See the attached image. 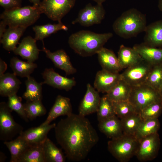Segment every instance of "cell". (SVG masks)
<instances>
[{"label":"cell","mask_w":162,"mask_h":162,"mask_svg":"<svg viewBox=\"0 0 162 162\" xmlns=\"http://www.w3.org/2000/svg\"><path fill=\"white\" fill-rule=\"evenodd\" d=\"M56 140L66 157L73 161L85 159L99 137L86 116L72 113L61 119L54 128Z\"/></svg>","instance_id":"obj_1"},{"label":"cell","mask_w":162,"mask_h":162,"mask_svg":"<svg viewBox=\"0 0 162 162\" xmlns=\"http://www.w3.org/2000/svg\"><path fill=\"white\" fill-rule=\"evenodd\" d=\"M113 36L111 32L99 34L82 30L73 33L69 37L70 47L81 56L86 57L97 54Z\"/></svg>","instance_id":"obj_2"},{"label":"cell","mask_w":162,"mask_h":162,"mask_svg":"<svg viewBox=\"0 0 162 162\" xmlns=\"http://www.w3.org/2000/svg\"><path fill=\"white\" fill-rule=\"evenodd\" d=\"M147 26L146 15L132 8L124 12L115 20L112 28L117 35L128 39L144 32Z\"/></svg>","instance_id":"obj_3"},{"label":"cell","mask_w":162,"mask_h":162,"mask_svg":"<svg viewBox=\"0 0 162 162\" xmlns=\"http://www.w3.org/2000/svg\"><path fill=\"white\" fill-rule=\"evenodd\" d=\"M42 14L40 4L33 5L4 10L0 15V19L8 27L27 28L34 24Z\"/></svg>","instance_id":"obj_4"},{"label":"cell","mask_w":162,"mask_h":162,"mask_svg":"<svg viewBox=\"0 0 162 162\" xmlns=\"http://www.w3.org/2000/svg\"><path fill=\"white\" fill-rule=\"evenodd\" d=\"M139 144V140L134 136L123 134L109 141L107 148L110 152L118 161L127 162L135 156Z\"/></svg>","instance_id":"obj_5"},{"label":"cell","mask_w":162,"mask_h":162,"mask_svg":"<svg viewBox=\"0 0 162 162\" xmlns=\"http://www.w3.org/2000/svg\"><path fill=\"white\" fill-rule=\"evenodd\" d=\"M12 110L7 103H0V139L10 141L23 131V127L15 122L11 114Z\"/></svg>","instance_id":"obj_6"},{"label":"cell","mask_w":162,"mask_h":162,"mask_svg":"<svg viewBox=\"0 0 162 162\" xmlns=\"http://www.w3.org/2000/svg\"><path fill=\"white\" fill-rule=\"evenodd\" d=\"M161 99L158 91L145 84L132 87L128 100L139 113L148 105Z\"/></svg>","instance_id":"obj_7"},{"label":"cell","mask_w":162,"mask_h":162,"mask_svg":"<svg viewBox=\"0 0 162 162\" xmlns=\"http://www.w3.org/2000/svg\"><path fill=\"white\" fill-rule=\"evenodd\" d=\"M76 0H43L40 6L42 13L50 19L58 22L74 6Z\"/></svg>","instance_id":"obj_8"},{"label":"cell","mask_w":162,"mask_h":162,"mask_svg":"<svg viewBox=\"0 0 162 162\" xmlns=\"http://www.w3.org/2000/svg\"><path fill=\"white\" fill-rule=\"evenodd\" d=\"M153 65L142 59L125 69L121 74V78L131 87L146 84Z\"/></svg>","instance_id":"obj_9"},{"label":"cell","mask_w":162,"mask_h":162,"mask_svg":"<svg viewBox=\"0 0 162 162\" xmlns=\"http://www.w3.org/2000/svg\"><path fill=\"white\" fill-rule=\"evenodd\" d=\"M105 14L102 4H97L92 5L89 3L79 11L77 17L72 23L75 24L78 23L85 27L98 24L101 23Z\"/></svg>","instance_id":"obj_10"},{"label":"cell","mask_w":162,"mask_h":162,"mask_svg":"<svg viewBox=\"0 0 162 162\" xmlns=\"http://www.w3.org/2000/svg\"><path fill=\"white\" fill-rule=\"evenodd\" d=\"M135 156L141 162L150 161L158 155L160 146V140L158 133L140 140Z\"/></svg>","instance_id":"obj_11"},{"label":"cell","mask_w":162,"mask_h":162,"mask_svg":"<svg viewBox=\"0 0 162 162\" xmlns=\"http://www.w3.org/2000/svg\"><path fill=\"white\" fill-rule=\"evenodd\" d=\"M44 80L42 84H46L53 88L69 91L76 84L74 78L64 77L56 72L52 68H46L42 74Z\"/></svg>","instance_id":"obj_12"},{"label":"cell","mask_w":162,"mask_h":162,"mask_svg":"<svg viewBox=\"0 0 162 162\" xmlns=\"http://www.w3.org/2000/svg\"><path fill=\"white\" fill-rule=\"evenodd\" d=\"M99 92L89 83L87 85V90L79 107V115L86 116L97 112L101 98Z\"/></svg>","instance_id":"obj_13"},{"label":"cell","mask_w":162,"mask_h":162,"mask_svg":"<svg viewBox=\"0 0 162 162\" xmlns=\"http://www.w3.org/2000/svg\"><path fill=\"white\" fill-rule=\"evenodd\" d=\"M41 50L44 52L47 58L53 63L55 66L64 71L66 75L73 74L76 72V69L73 66L69 56L63 49L52 52L44 46Z\"/></svg>","instance_id":"obj_14"},{"label":"cell","mask_w":162,"mask_h":162,"mask_svg":"<svg viewBox=\"0 0 162 162\" xmlns=\"http://www.w3.org/2000/svg\"><path fill=\"white\" fill-rule=\"evenodd\" d=\"M121 74L102 69L97 72L94 88L99 92H108L121 79Z\"/></svg>","instance_id":"obj_15"},{"label":"cell","mask_w":162,"mask_h":162,"mask_svg":"<svg viewBox=\"0 0 162 162\" xmlns=\"http://www.w3.org/2000/svg\"><path fill=\"white\" fill-rule=\"evenodd\" d=\"M36 41L31 36L25 37L13 52L27 61L34 62L38 59L39 52L41 51L38 48Z\"/></svg>","instance_id":"obj_16"},{"label":"cell","mask_w":162,"mask_h":162,"mask_svg":"<svg viewBox=\"0 0 162 162\" xmlns=\"http://www.w3.org/2000/svg\"><path fill=\"white\" fill-rule=\"evenodd\" d=\"M70 99L61 95L56 97L55 103L50 109L46 120L41 125H47L60 116H68L72 112Z\"/></svg>","instance_id":"obj_17"},{"label":"cell","mask_w":162,"mask_h":162,"mask_svg":"<svg viewBox=\"0 0 162 162\" xmlns=\"http://www.w3.org/2000/svg\"><path fill=\"white\" fill-rule=\"evenodd\" d=\"M56 124L53 123L47 125L32 128L23 131L19 135L29 145L44 142L47 138L49 132L55 127Z\"/></svg>","instance_id":"obj_18"},{"label":"cell","mask_w":162,"mask_h":162,"mask_svg":"<svg viewBox=\"0 0 162 162\" xmlns=\"http://www.w3.org/2000/svg\"><path fill=\"white\" fill-rule=\"evenodd\" d=\"M144 32V44L150 46L162 48V20L147 25Z\"/></svg>","instance_id":"obj_19"},{"label":"cell","mask_w":162,"mask_h":162,"mask_svg":"<svg viewBox=\"0 0 162 162\" xmlns=\"http://www.w3.org/2000/svg\"><path fill=\"white\" fill-rule=\"evenodd\" d=\"M98 126L99 130L110 139L123 134L121 120L116 115L99 122Z\"/></svg>","instance_id":"obj_20"},{"label":"cell","mask_w":162,"mask_h":162,"mask_svg":"<svg viewBox=\"0 0 162 162\" xmlns=\"http://www.w3.org/2000/svg\"><path fill=\"white\" fill-rule=\"evenodd\" d=\"M133 47L144 60L152 65L162 64V48L150 46L144 43L136 44Z\"/></svg>","instance_id":"obj_21"},{"label":"cell","mask_w":162,"mask_h":162,"mask_svg":"<svg viewBox=\"0 0 162 162\" xmlns=\"http://www.w3.org/2000/svg\"><path fill=\"white\" fill-rule=\"evenodd\" d=\"M97 54L103 69L114 73H119L122 70L118 57L112 50L103 47Z\"/></svg>","instance_id":"obj_22"},{"label":"cell","mask_w":162,"mask_h":162,"mask_svg":"<svg viewBox=\"0 0 162 162\" xmlns=\"http://www.w3.org/2000/svg\"><path fill=\"white\" fill-rule=\"evenodd\" d=\"M26 28L22 27H8L0 39L3 48L8 51H13Z\"/></svg>","instance_id":"obj_23"},{"label":"cell","mask_w":162,"mask_h":162,"mask_svg":"<svg viewBox=\"0 0 162 162\" xmlns=\"http://www.w3.org/2000/svg\"><path fill=\"white\" fill-rule=\"evenodd\" d=\"M21 84L14 73H4L0 77V95L8 97L16 94Z\"/></svg>","instance_id":"obj_24"},{"label":"cell","mask_w":162,"mask_h":162,"mask_svg":"<svg viewBox=\"0 0 162 162\" xmlns=\"http://www.w3.org/2000/svg\"><path fill=\"white\" fill-rule=\"evenodd\" d=\"M118 58L122 69H126L141 61L142 58L133 48L121 45L118 52Z\"/></svg>","instance_id":"obj_25"},{"label":"cell","mask_w":162,"mask_h":162,"mask_svg":"<svg viewBox=\"0 0 162 162\" xmlns=\"http://www.w3.org/2000/svg\"><path fill=\"white\" fill-rule=\"evenodd\" d=\"M4 144L10 152V162H18L29 146L28 143L20 135L14 140L4 141Z\"/></svg>","instance_id":"obj_26"},{"label":"cell","mask_w":162,"mask_h":162,"mask_svg":"<svg viewBox=\"0 0 162 162\" xmlns=\"http://www.w3.org/2000/svg\"><path fill=\"white\" fill-rule=\"evenodd\" d=\"M10 66L14 73L21 77H30L31 74L38 67L34 62H25L16 57H13L10 60Z\"/></svg>","instance_id":"obj_27"},{"label":"cell","mask_w":162,"mask_h":162,"mask_svg":"<svg viewBox=\"0 0 162 162\" xmlns=\"http://www.w3.org/2000/svg\"><path fill=\"white\" fill-rule=\"evenodd\" d=\"M35 33L34 38L36 40H40L43 42V40L58 31L63 30L67 31L68 27L62 22H58L57 24H50L36 25L33 27Z\"/></svg>","instance_id":"obj_28"},{"label":"cell","mask_w":162,"mask_h":162,"mask_svg":"<svg viewBox=\"0 0 162 162\" xmlns=\"http://www.w3.org/2000/svg\"><path fill=\"white\" fill-rule=\"evenodd\" d=\"M132 88V87L121 79L106 94L113 102L128 100Z\"/></svg>","instance_id":"obj_29"},{"label":"cell","mask_w":162,"mask_h":162,"mask_svg":"<svg viewBox=\"0 0 162 162\" xmlns=\"http://www.w3.org/2000/svg\"><path fill=\"white\" fill-rule=\"evenodd\" d=\"M26 90L22 97L26 101L42 100V84L39 83L30 76L25 82Z\"/></svg>","instance_id":"obj_30"},{"label":"cell","mask_w":162,"mask_h":162,"mask_svg":"<svg viewBox=\"0 0 162 162\" xmlns=\"http://www.w3.org/2000/svg\"><path fill=\"white\" fill-rule=\"evenodd\" d=\"M44 143L29 145L18 162H45Z\"/></svg>","instance_id":"obj_31"},{"label":"cell","mask_w":162,"mask_h":162,"mask_svg":"<svg viewBox=\"0 0 162 162\" xmlns=\"http://www.w3.org/2000/svg\"><path fill=\"white\" fill-rule=\"evenodd\" d=\"M45 162H64L65 158L61 150L47 138L44 144Z\"/></svg>","instance_id":"obj_32"},{"label":"cell","mask_w":162,"mask_h":162,"mask_svg":"<svg viewBox=\"0 0 162 162\" xmlns=\"http://www.w3.org/2000/svg\"><path fill=\"white\" fill-rule=\"evenodd\" d=\"M120 119L123 134L134 136L143 120L138 112L134 113Z\"/></svg>","instance_id":"obj_33"},{"label":"cell","mask_w":162,"mask_h":162,"mask_svg":"<svg viewBox=\"0 0 162 162\" xmlns=\"http://www.w3.org/2000/svg\"><path fill=\"white\" fill-rule=\"evenodd\" d=\"M160 128L158 118L143 120L135 136L138 140L151 134L158 133Z\"/></svg>","instance_id":"obj_34"},{"label":"cell","mask_w":162,"mask_h":162,"mask_svg":"<svg viewBox=\"0 0 162 162\" xmlns=\"http://www.w3.org/2000/svg\"><path fill=\"white\" fill-rule=\"evenodd\" d=\"M97 112L98 122L116 115L113 102L106 94L101 98Z\"/></svg>","instance_id":"obj_35"},{"label":"cell","mask_w":162,"mask_h":162,"mask_svg":"<svg viewBox=\"0 0 162 162\" xmlns=\"http://www.w3.org/2000/svg\"><path fill=\"white\" fill-rule=\"evenodd\" d=\"M23 105L27 116L31 120L44 116L46 112V109L43 105L42 100L26 101Z\"/></svg>","instance_id":"obj_36"},{"label":"cell","mask_w":162,"mask_h":162,"mask_svg":"<svg viewBox=\"0 0 162 162\" xmlns=\"http://www.w3.org/2000/svg\"><path fill=\"white\" fill-rule=\"evenodd\" d=\"M162 112V99L148 105L139 113L143 120L158 118Z\"/></svg>","instance_id":"obj_37"},{"label":"cell","mask_w":162,"mask_h":162,"mask_svg":"<svg viewBox=\"0 0 162 162\" xmlns=\"http://www.w3.org/2000/svg\"><path fill=\"white\" fill-rule=\"evenodd\" d=\"M146 84L158 92L162 84V64L153 66Z\"/></svg>","instance_id":"obj_38"},{"label":"cell","mask_w":162,"mask_h":162,"mask_svg":"<svg viewBox=\"0 0 162 162\" xmlns=\"http://www.w3.org/2000/svg\"><path fill=\"white\" fill-rule=\"evenodd\" d=\"M113 102L115 114L120 119L134 113L138 112L129 100Z\"/></svg>","instance_id":"obj_39"},{"label":"cell","mask_w":162,"mask_h":162,"mask_svg":"<svg viewBox=\"0 0 162 162\" xmlns=\"http://www.w3.org/2000/svg\"><path fill=\"white\" fill-rule=\"evenodd\" d=\"M8 97L7 103L10 110L16 112L25 121L28 122V119L25 112L23 104L22 102V98L17 96L16 94Z\"/></svg>","instance_id":"obj_40"},{"label":"cell","mask_w":162,"mask_h":162,"mask_svg":"<svg viewBox=\"0 0 162 162\" xmlns=\"http://www.w3.org/2000/svg\"><path fill=\"white\" fill-rule=\"evenodd\" d=\"M0 5L5 10H14L21 7V0H0Z\"/></svg>","instance_id":"obj_41"},{"label":"cell","mask_w":162,"mask_h":162,"mask_svg":"<svg viewBox=\"0 0 162 162\" xmlns=\"http://www.w3.org/2000/svg\"><path fill=\"white\" fill-rule=\"evenodd\" d=\"M7 68L6 63L2 58L0 59V77L3 75Z\"/></svg>","instance_id":"obj_42"},{"label":"cell","mask_w":162,"mask_h":162,"mask_svg":"<svg viewBox=\"0 0 162 162\" xmlns=\"http://www.w3.org/2000/svg\"><path fill=\"white\" fill-rule=\"evenodd\" d=\"M7 25L4 21L1 20L0 22V39H1L5 31Z\"/></svg>","instance_id":"obj_43"},{"label":"cell","mask_w":162,"mask_h":162,"mask_svg":"<svg viewBox=\"0 0 162 162\" xmlns=\"http://www.w3.org/2000/svg\"><path fill=\"white\" fill-rule=\"evenodd\" d=\"M30 2L33 4V5H39L41 2L40 0H28Z\"/></svg>","instance_id":"obj_44"},{"label":"cell","mask_w":162,"mask_h":162,"mask_svg":"<svg viewBox=\"0 0 162 162\" xmlns=\"http://www.w3.org/2000/svg\"><path fill=\"white\" fill-rule=\"evenodd\" d=\"M158 7L159 10L162 12V0H158Z\"/></svg>","instance_id":"obj_45"},{"label":"cell","mask_w":162,"mask_h":162,"mask_svg":"<svg viewBox=\"0 0 162 162\" xmlns=\"http://www.w3.org/2000/svg\"><path fill=\"white\" fill-rule=\"evenodd\" d=\"M96 2L97 4H102V3L105 2L106 0H92Z\"/></svg>","instance_id":"obj_46"},{"label":"cell","mask_w":162,"mask_h":162,"mask_svg":"<svg viewBox=\"0 0 162 162\" xmlns=\"http://www.w3.org/2000/svg\"><path fill=\"white\" fill-rule=\"evenodd\" d=\"M158 92L160 96L162 97V84L160 87Z\"/></svg>","instance_id":"obj_47"}]
</instances>
